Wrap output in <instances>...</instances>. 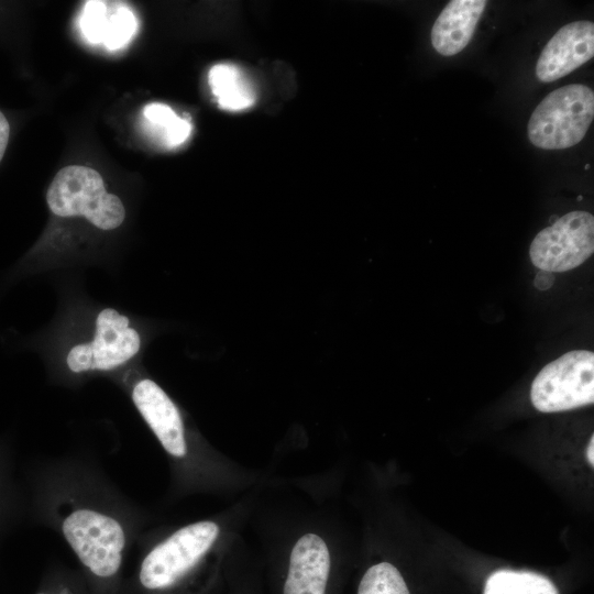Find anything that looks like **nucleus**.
Returning a JSON list of instances; mask_svg holds the SVG:
<instances>
[{"mask_svg": "<svg viewBox=\"0 0 594 594\" xmlns=\"http://www.w3.org/2000/svg\"><path fill=\"white\" fill-rule=\"evenodd\" d=\"M147 340L148 329L139 315L64 285L54 318L24 338L21 346L35 351L56 378L80 383L117 376L141 360Z\"/></svg>", "mask_w": 594, "mask_h": 594, "instance_id": "1", "label": "nucleus"}, {"mask_svg": "<svg viewBox=\"0 0 594 594\" xmlns=\"http://www.w3.org/2000/svg\"><path fill=\"white\" fill-rule=\"evenodd\" d=\"M46 204L56 220H82L101 233L118 230L127 217L123 201L107 190L101 175L81 165L57 172L46 191Z\"/></svg>", "mask_w": 594, "mask_h": 594, "instance_id": "2", "label": "nucleus"}, {"mask_svg": "<svg viewBox=\"0 0 594 594\" xmlns=\"http://www.w3.org/2000/svg\"><path fill=\"white\" fill-rule=\"evenodd\" d=\"M593 117V90L582 84L563 86L536 107L527 127L528 139L543 150L571 147L585 136Z\"/></svg>", "mask_w": 594, "mask_h": 594, "instance_id": "3", "label": "nucleus"}, {"mask_svg": "<svg viewBox=\"0 0 594 594\" xmlns=\"http://www.w3.org/2000/svg\"><path fill=\"white\" fill-rule=\"evenodd\" d=\"M62 532L94 575L109 579L119 572L127 535L114 517L92 508H78L63 519Z\"/></svg>", "mask_w": 594, "mask_h": 594, "instance_id": "4", "label": "nucleus"}, {"mask_svg": "<svg viewBox=\"0 0 594 594\" xmlns=\"http://www.w3.org/2000/svg\"><path fill=\"white\" fill-rule=\"evenodd\" d=\"M530 399L541 413H558L592 405L593 352L570 351L543 366L531 384Z\"/></svg>", "mask_w": 594, "mask_h": 594, "instance_id": "5", "label": "nucleus"}, {"mask_svg": "<svg viewBox=\"0 0 594 594\" xmlns=\"http://www.w3.org/2000/svg\"><path fill=\"white\" fill-rule=\"evenodd\" d=\"M218 535V525L209 520L176 530L143 559L139 572L141 584L147 590L174 585L201 560Z\"/></svg>", "mask_w": 594, "mask_h": 594, "instance_id": "6", "label": "nucleus"}, {"mask_svg": "<svg viewBox=\"0 0 594 594\" xmlns=\"http://www.w3.org/2000/svg\"><path fill=\"white\" fill-rule=\"evenodd\" d=\"M114 377L165 451L176 458L185 457L187 442L180 411L167 393L145 374L141 361Z\"/></svg>", "mask_w": 594, "mask_h": 594, "instance_id": "7", "label": "nucleus"}, {"mask_svg": "<svg viewBox=\"0 0 594 594\" xmlns=\"http://www.w3.org/2000/svg\"><path fill=\"white\" fill-rule=\"evenodd\" d=\"M594 251V218L586 211H572L541 230L532 240V264L552 273L583 264Z\"/></svg>", "mask_w": 594, "mask_h": 594, "instance_id": "8", "label": "nucleus"}, {"mask_svg": "<svg viewBox=\"0 0 594 594\" xmlns=\"http://www.w3.org/2000/svg\"><path fill=\"white\" fill-rule=\"evenodd\" d=\"M593 55V22H571L546 44L536 64V76L542 82L556 81L587 63Z\"/></svg>", "mask_w": 594, "mask_h": 594, "instance_id": "9", "label": "nucleus"}, {"mask_svg": "<svg viewBox=\"0 0 594 594\" xmlns=\"http://www.w3.org/2000/svg\"><path fill=\"white\" fill-rule=\"evenodd\" d=\"M330 564L326 542L318 535H304L292 550L284 594H324Z\"/></svg>", "mask_w": 594, "mask_h": 594, "instance_id": "10", "label": "nucleus"}, {"mask_svg": "<svg viewBox=\"0 0 594 594\" xmlns=\"http://www.w3.org/2000/svg\"><path fill=\"white\" fill-rule=\"evenodd\" d=\"M85 37L109 50L127 45L136 31L134 13L120 2L87 1L80 19Z\"/></svg>", "mask_w": 594, "mask_h": 594, "instance_id": "11", "label": "nucleus"}, {"mask_svg": "<svg viewBox=\"0 0 594 594\" xmlns=\"http://www.w3.org/2000/svg\"><path fill=\"white\" fill-rule=\"evenodd\" d=\"M487 4L485 0H452L431 29V44L442 56H453L470 43Z\"/></svg>", "mask_w": 594, "mask_h": 594, "instance_id": "12", "label": "nucleus"}, {"mask_svg": "<svg viewBox=\"0 0 594 594\" xmlns=\"http://www.w3.org/2000/svg\"><path fill=\"white\" fill-rule=\"evenodd\" d=\"M208 81L219 107L224 110L242 111L255 102L252 84L234 65H215L209 70Z\"/></svg>", "mask_w": 594, "mask_h": 594, "instance_id": "13", "label": "nucleus"}, {"mask_svg": "<svg viewBox=\"0 0 594 594\" xmlns=\"http://www.w3.org/2000/svg\"><path fill=\"white\" fill-rule=\"evenodd\" d=\"M483 594H559L547 576L530 571L497 570L485 581Z\"/></svg>", "mask_w": 594, "mask_h": 594, "instance_id": "14", "label": "nucleus"}, {"mask_svg": "<svg viewBox=\"0 0 594 594\" xmlns=\"http://www.w3.org/2000/svg\"><path fill=\"white\" fill-rule=\"evenodd\" d=\"M143 114L161 142L168 148L182 145L190 135V122L178 117L167 105L150 103L144 108Z\"/></svg>", "mask_w": 594, "mask_h": 594, "instance_id": "15", "label": "nucleus"}, {"mask_svg": "<svg viewBox=\"0 0 594 594\" xmlns=\"http://www.w3.org/2000/svg\"><path fill=\"white\" fill-rule=\"evenodd\" d=\"M356 594H410L400 572L392 563L372 565L360 581Z\"/></svg>", "mask_w": 594, "mask_h": 594, "instance_id": "16", "label": "nucleus"}, {"mask_svg": "<svg viewBox=\"0 0 594 594\" xmlns=\"http://www.w3.org/2000/svg\"><path fill=\"white\" fill-rule=\"evenodd\" d=\"M10 138V124L0 111V162L4 155Z\"/></svg>", "mask_w": 594, "mask_h": 594, "instance_id": "17", "label": "nucleus"}, {"mask_svg": "<svg viewBox=\"0 0 594 594\" xmlns=\"http://www.w3.org/2000/svg\"><path fill=\"white\" fill-rule=\"evenodd\" d=\"M554 283V273L549 271H542L540 270L535 278V286L539 290H546L549 289Z\"/></svg>", "mask_w": 594, "mask_h": 594, "instance_id": "18", "label": "nucleus"}, {"mask_svg": "<svg viewBox=\"0 0 594 594\" xmlns=\"http://www.w3.org/2000/svg\"><path fill=\"white\" fill-rule=\"evenodd\" d=\"M594 438L593 436L591 437V440H590V443H588V447H587V450H586V457H587V461L591 465L594 464Z\"/></svg>", "mask_w": 594, "mask_h": 594, "instance_id": "19", "label": "nucleus"}, {"mask_svg": "<svg viewBox=\"0 0 594 594\" xmlns=\"http://www.w3.org/2000/svg\"><path fill=\"white\" fill-rule=\"evenodd\" d=\"M37 594H46V593H37Z\"/></svg>", "mask_w": 594, "mask_h": 594, "instance_id": "20", "label": "nucleus"}]
</instances>
